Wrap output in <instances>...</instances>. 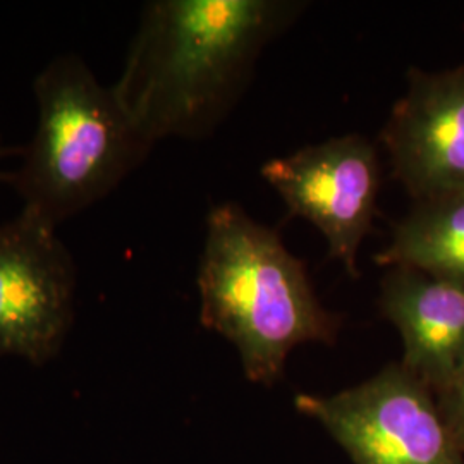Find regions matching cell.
Returning a JSON list of instances; mask_svg holds the SVG:
<instances>
[{
    "mask_svg": "<svg viewBox=\"0 0 464 464\" xmlns=\"http://www.w3.org/2000/svg\"><path fill=\"white\" fill-rule=\"evenodd\" d=\"M291 0H155L141 13L112 90L155 147L214 133L266 45L299 13Z\"/></svg>",
    "mask_w": 464,
    "mask_h": 464,
    "instance_id": "obj_1",
    "label": "cell"
},
{
    "mask_svg": "<svg viewBox=\"0 0 464 464\" xmlns=\"http://www.w3.org/2000/svg\"><path fill=\"white\" fill-rule=\"evenodd\" d=\"M199 320L237 349L249 382L279 381L299 344H332L339 316L316 299L306 266L291 255L279 232L255 222L236 203L207 216L199 258Z\"/></svg>",
    "mask_w": 464,
    "mask_h": 464,
    "instance_id": "obj_2",
    "label": "cell"
},
{
    "mask_svg": "<svg viewBox=\"0 0 464 464\" xmlns=\"http://www.w3.org/2000/svg\"><path fill=\"white\" fill-rule=\"evenodd\" d=\"M36 126L19 164L2 184L21 212L59 229L109 197L149 157L153 145L138 131L112 86L99 82L76 53L53 57L34 82Z\"/></svg>",
    "mask_w": 464,
    "mask_h": 464,
    "instance_id": "obj_3",
    "label": "cell"
},
{
    "mask_svg": "<svg viewBox=\"0 0 464 464\" xmlns=\"http://www.w3.org/2000/svg\"><path fill=\"white\" fill-rule=\"evenodd\" d=\"M295 406L354 464H464L435 394L401 363L332 396L299 394Z\"/></svg>",
    "mask_w": 464,
    "mask_h": 464,
    "instance_id": "obj_4",
    "label": "cell"
},
{
    "mask_svg": "<svg viewBox=\"0 0 464 464\" xmlns=\"http://www.w3.org/2000/svg\"><path fill=\"white\" fill-rule=\"evenodd\" d=\"M76 289L57 229L24 212L0 224V358L52 363L74 325Z\"/></svg>",
    "mask_w": 464,
    "mask_h": 464,
    "instance_id": "obj_5",
    "label": "cell"
},
{
    "mask_svg": "<svg viewBox=\"0 0 464 464\" xmlns=\"http://www.w3.org/2000/svg\"><path fill=\"white\" fill-rule=\"evenodd\" d=\"M262 176L284 199L291 216L312 222L329 255L358 277V249L377 214L381 164L375 145L360 134L272 159Z\"/></svg>",
    "mask_w": 464,
    "mask_h": 464,
    "instance_id": "obj_6",
    "label": "cell"
},
{
    "mask_svg": "<svg viewBox=\"0 0 464 464\" xmlns=\"http://www.w3.org/2000/svg\"><path fill=\"white\" fill-rule=\"evenodd\" d=\"M396 179L418 201L464 191V66L408 71L382 131Z\"/></svg>",
    "mask_w": 464,
    "mask_h": 464,
    "instance_id": "obj_7",
    "label": "cell"
},
{
    "mask_svg": "<svg viewBox=\"0 0 464 464\" xmlns=\"http://www.w3.org/2000/svg\"><path fill=\"white\" fill-rule=\"evenodd\" d=\"M381 310L402 337L401 365L433 394L444 391L464 366V285L392 266L382 281Z\"/></svg>",
    "mask_w": 464,
    "mask_h": 464,
    "instance_id": "obj_8",
    "label": "cell"
},
{
    "mask_svg": "<svg viewBox=\"0 0 464 464\" xmlns=\"http://www.w3.org/2000/svg\"><path fill=\"white\" fill-rule=\"evenodd\" d=\"M375 264L416 268L464 285V191L418 201Z\"/></svg>",
    "mask_w": 464,
    "mask_h": 464,
    "instance_id": "obj_9",
    "label": "cell"
},
{
    "mask_svg": "<svg viewBox=\"0 0 464 464\" xmlns=\"http://www.w3.org/2000/svg\"><path fill=\"white\" fill-rule=\"evenodd\" d=\"M449 431L464 454V366L444 391L435 394Z\"/></svg>",
    "mask_w": 464,
    "mask_h": 464,
    "instance_id": "obj_10",
    "label": "cell"
},
{
    "mask_svg": "<svg viewBox=\"0 0 464 464\" xmlns=\"http://www.w3.org/2000/svg\"><path fill=\"white\" fill-rule=\"evenodd\" d=\"M19 151H21V149H9V147L5 145L2 134H0V164L5 160V157H9V155H19ZM2 181H4V172L0 170V183H2Z\"/></svg>",
    "mask_w": 464,
    "mask_h": 464,
    "instance_id": "obj_11",
    "label": "cell"
}]
</instances>
